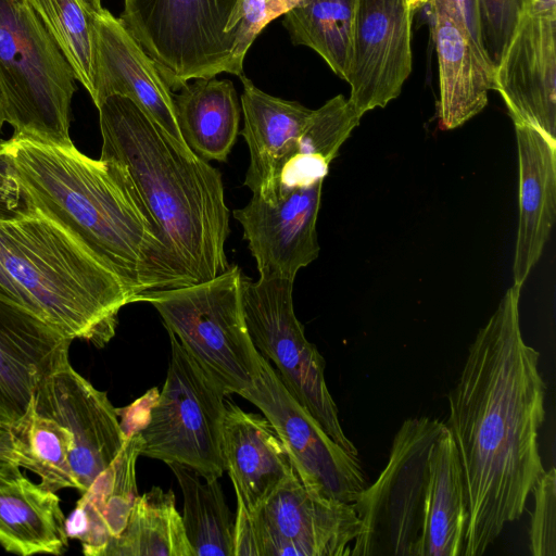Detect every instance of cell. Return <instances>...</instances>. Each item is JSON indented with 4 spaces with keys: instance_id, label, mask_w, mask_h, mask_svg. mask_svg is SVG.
Returning <instances> with one entry per match:
<instances>
[{
    "instance_id": "1",
    "label": "cell",
    "mask_w": 556,
    "mask_h": 556,
    "mask_svg": "<svg viewBox=\"0 0 556 556\" xmlns=\"http://www.w3.org/2000/svg\"><path fill=\"white\" fill-rule=\"evenodd\" d=\"M521 286L513 283L469 346L448 394L445 424L463 470L467 526L462 556H480L519 519L544 475L539 432L546 386L540 353L526 343Z\"/></svg>"
},
{
    "instance_id": "2",
    "label": "cell",
    "mask_w": 556,
    "mask_h": 556,
    "mask_svg": "<svg viewBox=\"0 0 556 556\" xmlns=\"http://www.w3.org/2000/svg\"><path fill=\"white\" fill-rule=\"evenodd\" d=\"M1 147L14 167L25 203L71 231L136 296L185 286L123 167L91 159L73 143L58 144L23 135L2 140Z\"/></svg>"
},
{
    "instance_id": "3",
    "label": "cell",
    "mask_w": 556,
    "mask_h": 556,
    "mask_svg": "<svg viewBox=\"0 0 556 556\" xmlns=\"http://www.w3.org/2000/svg\"><path fill=\"white\" fill-rule=\"evenodd\" d=\"M98 111L100 159L130 177L185 286L224 273L230 212L220 172L128 98L109 97Z\"/></svg>"
},
{
    "instance_id": "4",
    "label": "cell",
    "mask_w": 556,
    "mask_h": 556,
    "mask_svg": "<svg viewBox=\"0 0 556 556\" xmlns=\"http://www.w3.org/2000/svg\"><path fill=\"white\" fill-rule=\"evenodd\" d=\"M0 262L29 294L39 316L71 340L103 346L135 293L71 231L26 203L0 220Z\"/></svg>"
},
{
    "instance_id": "5",
    "label": "cell",
    "mask_w": 556,
    "mask_h": 556,
    "mask_svg": "<svg viewBox=\"0 0 556 556\" xmlns=\"http://www.w3.org/2000/svg\"><path fill=\"white\" fill-rule=\"evenodd\" d=\"M0 88L13 135L73 143L70 116L76 77L25 0H0Z\"/></svg>"
},
{
    "instance_id": "6",
    "label": "cell",
    "mask_w": 556,
    "mask_h": 556,
    "mask_svg": "<svg viewBox=\"0 0 556 556\" xmlns=\"http://www.w3.org/2000/svg\"><path fill=\"white\" fill-rule=\"evenodd\" d=\"M244 276L237 265L206 281L140 293L134 302L151 304L181 345L227 395L249 390L260 374L262 355L249 333L242 305Z\"/></svg>"
},
{
    "instance_id": "7",
    "label": "cell",
    "mask_w": 556,
    "mask_h": 556,
    "mask_svg": "<svg viewBox=\"0 0 556 556\" xmlns=\"http://www.w3.org/2000/svg\"><path fill=\"white\" fill-rule=\"evenodd\" d=\"M242 0H124L118 17L173 92L228 73Z\"/></svg>"
},
{
    "instance_id": "8",
    "label": "cell",
    "mask_w": 556,
    "mask_h": 556,
    "mask_svg": "<svg viewBox=\"0 0 556 556\" xmlns=\"http://www.w3.org/2000/svg\"><path fill=\"white\" fill-rule=\"evenodd\" d=\"M167 332V375L139 430L141 455L181 464L205 480L219 479L226 470L222 448L226 394L177 337Z\"/></svg>"
},
{
    "instance_id": "9",
    "label": "cell",
    "mask_w": 556,
    "mask_h": 556,
    "mask_svg": "<svg viewBox=\"0 0 556 556\" xmlns=\"http://www.w3.org/2000/svg\"><path fill=\"white\" fill-rule=\"evenodd\" d=\"M444 427L430 417L401 425L386 467L353 503L361 528L351 556H419L429 455Z\"/></svg>"
},
{
    "instance_id": "10",
    "label": "cell",
    "mask_w": 556,
    "mask_h": 556,
    "mask_svg": "<svg viewBox=\"0 0 556 556\" xmlns=\"http://www.w3.org/2000/svg\"><path fill=\"white\" fill-rule=\"evenodd\" d=\"M294 280L243 278L242 305L252 342L291 395L325 432L352 455L357 447L344 433L325 379V359L311 343L293 306Z\"/></svg>"
},
{
    "instance_id": "11",
    "label": "cell",
    "mask_w": 556,
    "mask_h": 556,
    "mask_svg": "<svg viewBox=\"0 0 556 556\" xmlns=\"http://www.w3.org/2000/svg\"><path fill=\"white\" fill-rule=\"evenodd\" d=\"M242 397L273 425L300 481L312 494L349 504L357 500L368 485L358 456L325 432L264 356L258 376Z\"/></svg>"
},
{
    "instance_id": "12",
    "label": "cell",
    "mask_w": 556,
    "mask_h": 556,
    "mask_svg": "<svg viewBox=\"0 0 556 556\" xmlns=\"http://www.w3.org/2000/svg\"><path fill=\"white\" fill-rule=\"evenodd\" d=\"M31 408L68 429L74 439L72 471L84 493L117 457L126 434L106 392L94 388L71 365L68 354L42 378Z\"/></svg>"
},
{
    "instance_id": "13",
    "label": "cell",
    "mask_w": 556,
    "mask_h": 556,
    "mask_svg": "<svg viewBox=\"0 0 556 556\" xmlns=\"http://www.w3.org/2000/svg\"><path fill=\"white\" fill-rule=\"evenodd\" d=\"M514 124L556 140V0H530L495 66Z\"/></svg>"
},
{
    "instance_id": "14",
    "label": "cell",
    "mask_w": 556,
    "mask_h": 556,
    "mask_svg": "<svg viewBox=\"0 0 556 556\" xmlns=\"http://www.w3.org/2000/svg\"><path fill=\"white\" fill-rule=\"evenodd\" d=\"M252 516L260 556H351L361 528L353 504L312 494L296 473Z\"/></svg>"
},
{
    "instance_id": "15",
    "label": "cell",
    "mask_w": 556,
    "mask_h": 556,
    "mask_svg": "<svg viewBox=\"0 0 556 556\" xmlns=\"http://www.w3.org/2000/svg\"><path fill=\"white\" fill-rule=\"evenodd\" d=\"M412 11L406 0H357L349 100L364 115L396 99L412 72Z\"/></svg>"
},
{
    "instance_id": "16",
    "label": "cell",
    "mask_w": 556,
    "mask_h": 556,
    "mask_svg": "<svg viewBox=\"0 0 556 556\" xmlns=\"http://www.w3.org/2000/svg\"><path fill=\"white\" fill-rule=\"evenodd\" d=\"M323 182L282 192L274 203L252 195L248 204L233 210L260 278L294 280L301 268L318 257L316 224Z\"/></svg>"
},
{
    "instance_id": "17",
    "label": "cell",
    "mask_w": 556,
    "mask_h": 556,
    "mask_svg": "<svg viewBox=\"0 0 556 556\" xmlns=\"http://www.w3.org/2000/svg\"><path fill=\"white\" fill-rule=\"evenodd\" d=\"M73 340L0 293V425L16 427L42 378Z\"/></svg>"
},
{
    "instance_id": "18",
    "label": "cell",
    "mask_w": 556,
    "mask_h": 556,
    "mask_svg": "<svg viewBox=\"0 0 556 556\" xmlns=\"http://www.w3.org/2000/svg\"><path fill=\"white\" fill-rule=\"evenodd\" d=\"M93 22L97 75L91 99L97 109L109 97L128 98L172 138L186 144L176 119L174 92L151 56L110 11L102 9Z\"/></svg>"
},
{
    "instance_id": "19",
    "label": "cell",
    "mask_w": 556,
    "mask_h": 556,
    "mask_svg": "<svg viewBox=\"0 0 556 556\" xmlns=\"http://www.w3.org/2000/svg\"><path fill=\"white\" fill-rule=\"evenodd\" d=\"M428 4L439 64V122L450 130L485 108L495 86V66L476 46L448 0Z\"/></svg>"
},
{
    "instance_id": "20",
    "label": "cell",
    "mask_w": 556,
    "mask_h": 556,
    "mask_svg": "<svg viewBox=\"0 0 556 556\" xmlns=\"http://www.w3.org/2000/svg\"><path fill=\"white\" fill-rule=\"evenodd\" d=\"M240 97L244 138L250 164L244 186L267 203L278 199L282 166L293 156L313 110L296 101L285 100L257 88L243 74Z\"/></svg>"
},
{
    "instance_id": "21",
    "label": "cell",
    "mask_w": 556,
    "mask_h": 556,
    "mask_svg": "<svg viewBox=\"0 0 556 556\" xmlns=\"http://www.w3.org/2000/svg\"><path fill=\"white\" fill-rule=\"evenodd\" d=\"M222 448L235 492L251 515L296 473L269 420L230 401H226Z\"/></svg>"
},
{
    "instance_id": "22",
    "label": "cell",
    "mask_w": 556,
    "mask_h": 556,
    "mask_svg": "<svg viewBox=\"0 0 556 556\" xmlns=\"http://www.w3.org/2000/svg\"><path fill=\"white\" fill-rule=\"evenodd\" d=\"M519 165V219L514 283L523 286L549 238L556 213V140L514 124Z\"/></svg>"
},
{
    "instance_id": "23",
    "label": "cell",
    "mask_w": 556,
    "mask_h": 556,
    "mask_svg": "<svg viewBox=\"0 0 556 556\" xmlns=\"http://www.w3.org/2000/svg\"><path fill=\"white\" fill-rule=\"evenodd\" d=\"M140 431H130L114 462L83 493L66 518L68 539L79 540L85 555L104 556L124 530L136 498V464L142 451Z\"/></svg>"
},
{
    "instance_id": "24",
    "label": "cell",
    "mask_w": 556,
    "mask_h": 556,
    "mask_svg": "<svg viewBox=\"0 0 556 556\" xmlns=\"http://www.w3.org/2000/svg\"><path fill=\"white\" fill-rule=\"evenodd\" d=\"M65 522L55 492L31 482L20 466L0 464V545L7 552L60 555L68 543Z\"/></svg>"
},
{
    "instance_id": "25",
    "label": "cell",
    "mask_w": 556,
    "mask_h": 556,
    "mask_svg": "<svg viewBox=\"0 0 556 556\" xmlns=\"http://www.w3.org/2000/svg\"><path fill=\"white\" fill-rule=\"evenodd\" d=\"M176 119L188 148L210 162H226L239 134L241 105L229 79L195 78L174 92Z\"/></svg>"
},
{
    "instance_id": "26",
    "label": "cell",
    "mask_w": 556,
    "mask_h": 556,
    "mask_svg": "<svg viewBox=\"0 0 556 556\" xmlns=\"http://www.w3.org/2000/svg\"><path fill=\"white\" fill-rule=\"evenodd\" d=\"M466 526L462 465L454 439L445 426L430 450L419 556H462Z\"/></svg>"
},
{
    "instance_id": "27",
    "label": "cell",
    "mask_w": 556,
    "mask_h": 556,
    "mask_svg": "<svg viewBox=\"0 0 556 556\" xmlns=\"http://www.w3.org/2000/svg\"><path fill=\"white\" fill-rule=\"evenodd\" d=\"M194 556L172 490L159 486L139 495L122 533L104 556Z\"/></svg>"
},
{
    "instance_id": "28",
    "label": "cell",
    "mask_w": 556,
    "mask_h": 556,
    "mask_svg": "<svg viewBox=\"0 0 556 556\" xmlns=\"http://www.w3.org/2000/svg\"><path fill=\"white\" fill-rule=\"evenodd\" d=\"M356 1L306 0L282 15L291 42L314 50L343 80L352 56Z\"/></svg>"
},
{
    "instance_id": "29",
    "label": "cell",
    "mask_w": 556,
    "mask_h": 556,
    "mask_svg": "<svg viewBox=\"0 0 556 556\" xmlns=\"http://www.w3.org/2000/svg\"><path fill=\"white\" fill-rule=\"evenodd\" d=\"M184 498L182 522L194 556H233L235 520L218 479L205 480L181 464H167Z\"/></svg>"
},
{
    "instance_id": "30",
    "label": "cell",
    "mask_w": 556,
    "mask_h": 556,
    "mask_svg": "<svg viewBox=\"0 0 556 556\" xmlns=\"http://www.w3.org/2000/svg\"><path fill=\"white\" fill-rule=\"evenodd\" d=\"M12 429L21 456L20 466L39 476L42 488L52 492L76 489L72 471L74 439L66 427L30 406Z\"/></svg>"
},
{
    "instance_id": "31",
    "label": "cell",
    "mask_w": 556,
    "mask_h": 556,
    "mask_svg": "<svg viewBox=\"0 0 556 556\" xmlns=\"http://www.w3.org/2000/svg\"><path fill=\"white\" fill-rule=\"evenodd\" d=\"M42 21L90 97L97 75V39L91 14L80 0H25Z\"/></svg>"
},
{
    "instance_id": "32",
    "label": "cell",
    "mask_w": 556,
    "mask_h": 556,
    "mask_svg": "<svg viewBox=\"0 0 556 556\" xmlns=\"http://www.w3.org/2000/svg\"><path fill=\"white\" fill-rule=\"evenodd\" d=\"M362 116L349 98L334 96L319 109L313 110L295 154L330 165Z\"/></svg>"
},
{
    "instance_id": "33",
    "label": "cell",
    "mask_w": 556,
    "mask_h": 556,
    "mask_svg": "<svg viewBox=\"0 0 556 556\" xmlns=\"http://www.w3.org/2000/svg\"><path fill=\"white\" fill-rule=\"evenodd\" d=\"M306 0H242L229 74H243L245 54L260 33L274 20Z\"/></svg>"
},
{
    "instance_id": "34",
    "label": "cell",
    "mask_w": 556,
    "mask_h": 556,
    "mask_svg": "<svg viewBox=\"0 0 556 556\" xmlns=\"http://www.w3.org/2000/svg\"><path fill=\"white\" fill-rule=\"evenodd\" d=\"M530 0H478L484 50L496 66Z\"/></svg>"
},
{
    "instance_id": "35",
    "label": "cell",
    "mask_w": 556,
    "mask_h": 556,
    "mask_svg": "<svg viewBox=\"0 0 556 556\" xmlns=\"http://www.w3.org/2000/svg\"><path fill=\"white\" fill-rule=\"evenodd\" d=\"M529 541L533 556H556V469L552 467L535 483Z\"/></svg>"
},
{
    "instance_id": "36",
    "label": "cell",
    "mask_w": 556,
    "mask_h": 556,
    "mask_svg": "<svg viewBox=\"0 0 556 556\" xmlns=\"http://www.w3.org/2000/svg\"><path fill=\"white\" fill-rule=\"evenodd\" d=\"M26 207L14 167L3 153L0 142V220L18 215Z\"/></svg>"
},
{
    "instance_id": "37",
    "label": "cell",
    "mask_w": 556,
    "mask_h": 556,
    "mask_svg": "<svg viewBox=\"0 0 556 556\" xmlns=\"http://www.w3.org/2000/svg\"><path fill=\"white\" fill-rule=\"evenodd\" d=\"M237 514L233 528V556H260V546L253 516L242 498L236 494Z\"/></svg>"
},
{
    "instance_id": "38",
    "label": "cell",
    "mask_w": 556,
    "mask_h": 556,
    "mask_svg": "<svg viewBox=\"0 0 556 556\" xmlns=\"http://www.w3.org/2000/svg\"><path fill=\"white\" fill-rule=\"evenodd\" d=\"M476 46L486 54L481 35L478 0H448ZM488 55V54H486Z\"/></svg>"
},
{
    "instance_id": "39",
    "label": "cell",
    "mask_w": 556,
    "mask_h": 556,
    "mask_svg": "<svg viewBox=\"0 0 556 556\" xmlns=\"http://www.w3.org/2000/svg\"><path fill=\"white\" fill-rule=\"evenodd\" d=\"M0 293L15 301L16 303L23 305L24 307L28 308L37 316H39L38 309L29 294L22 288V286L18 282L14 280V278L10 275V273L5 269L1 262Z\"/></svg>"
},
{
    "instance_id": "40",
    "label": "cell",
    "mask_w": 556,
    "mask_h": 556,
    "mask_svg": "<svg viewBox=\"0 0 556 556\" xmlns=\"http://www.w3.org/2000/svg\"><path fill=\"white\" fill-rule=\"evenodd\" d=\"M20 460L21 456L13 429L0 425V464L11 463L20 466Z\"/></svg>"
},
{
    "instance_id": "41",
    "label": "cell",
    "mask_w": 556,
    "mask_h": 556,
    "mask_svg": "<svg viewBox=\"0 0 556 556\" xmlns=\"http://www.w3.org/2000/svg\"><path fill=\"white\" fill-rule=\"evenodd\" d=\"M84 4V7L91 13L97 14L99 13L103 8L101 5V0H80Z\"/></svg>"
},
{
    "instance_id": "42",
    "label": "cell",
    "mask_w": 556,
    "mask_h": 556,
    "mask_svg": "<svg viewBox=\"0 0 556 556\" xmlns=\"http://www.w3.org/2000/svg\"><path fill=\"white\" fill-rule=\"evenodd\" d=\"M4 123H5V100H4L3 92L0 88V135H1V130H2ZM1 141H2V139L0 138V142Z\"/></svg>"
},
{
    "instance_id": "43",
    "label": "cell",
    "mask_w": 556,
    "mask_h": 556,
    "mask_svg": "<svg viewBox=\"0 0 556 556\" xmlns=\"http://www.w3.org/2000/svg\"><path fill=\"white\" fill-rule=\"evenodd\" d=\"M409 10L415 12L430 2V0H406Z\"/></svg>"
}]
</instances>
